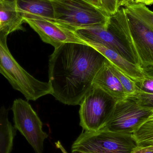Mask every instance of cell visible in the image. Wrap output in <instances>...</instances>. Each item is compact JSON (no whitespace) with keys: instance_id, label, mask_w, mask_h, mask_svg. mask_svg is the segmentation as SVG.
Returning a JSON list of instances; mask_svg holds the SVG:
<instances>
[{"instance_id":"8","label":"cell","mask_w":153,"mask_h":153,"mask_svg":"<svg viewBox=\"0 0 153 153\" xmlns=\"http://www.w3.org/2000/svg\"><path fill=\"white\" fill-rule=\"evenodd\" d=\"M153 108L141 106L129 98L118 100L102 129L132 134L153 113Z\"/></svg>"},{"instance_id":"11","label":"cell","mask_w":153,"mask_h":153,"mask_svg":"<svg viewBox=\"0 0 153 153\" xmlns=\"http://www.w3.org/2000/svg\"><path fill=\"white\" fill-rule=\"evenodd\" d=\"M19 11L23 19L54 20L52 0H16Z\"/></svg>"},{"instance_id":"6","label":"cell","mask_w":153,"mask_h":153,"mask_svg":"<svg viewBox=\"0 0 153 153\" xmlns=\"http://www.w3.org/2000/svg\"><path fill=\"white\" fill-rule=\"evenodd\" d=\"M118 101L100 88L92 86L80 105V125L83 129L94 132L102 128Z\"/></svg>"},{"instance_id":"9","label":"cell","mask_w":153,"mask_h":153,"mask_svg":"<svg viewBox=\"0 0 153 153\" xmlns=\"http://www.w3.org/2000/svg\"><path fill=\"white\" fill-rule=\"evenodd\" d=\"M24 20L38 34L43 42L52 45L55 48L65 43L87 45L74 30L56 22L41 19Z\"/></svg>"},{"instance_id":"22","label":"cell","mask_w":153,"mask_h":153,"mask_svg":"<svg viewBox=\"0 0 153 153\" xmlns=\"http://www.w3.org/2000/svg\"><path fill=\"white\" fill-rule=\"evenodd\" d=\"M130 153H153V146H136Z\"/></svg>"},{"instance_id":"26","label":"cell","mask_w":153,"mask_h":153,"mask_svg":"<svg viewBox=\"0 0 153 153\" xmlns=\"http://www.w3.org/2000/svg\"><path fill=\"white\" fill-rule=\"evenodd\" d=\"M0 33H4V34H6L8 35V34L5 32V30H4L1 21H0Z\"/></svg>"},{"instance_id":"14","label":"cell","mask_w":153,"mask_h":153,"mask_svg":"<svg viewBox=\"0 0 153 153\" xmlns=\"http://www.w3.org/2000/svg\"><path fill=\"white\" fill-rule=\"evenodd\" d=\"M0 21L8 35L24 29L22 24L25 21L19 11L16 0H0Z\"/></svg>"},{"instance_id":"16","label":"cell","mask_w":153,"mask_h":153,"mask_svg":"<svg viewBox=\"0 0 153 153\" xmlns=\"http://www.w3.org/2000/svg\"><path fill=\"white\" fill-rule=\"evenodd\" d=\"M137 146H153V120L146 121L132 134Z\"/></svg>"},{"instance_id":"23","label":"cell","mask_w":153,"mask_h":153,"mask_svg":"<svg viewBox=\"0 0 153 153\" xmlns=\"http://www.w3.org/2000/svg\"><path fill=\"white\" fill-rule=\"evenodd\" d=\"M128 6L133 4H142L145 6L153 4V0H128Z\"/></svg>"},{"instance_id":"19","label":"cell","mask_w":153,"mask_h":153,"mask_svg":"<svg viewBox=\"0 0 153 153\" xmlns=\"http://www.w3.org/2000/svg\"><path fill=\"white\" fill-rule=\"evenodd\" d=\"M143 78L135 82L140 90L147 92H153V65L142 67Z\"/></svg>"},{"instance_id":"21","label":"cell","mask_w":153,"mask_h":153,"mask_svg":"<svg viewBox=\"0 0 153 153\" xmlns=\"http://www.w3.org/2000/svg\"><path fill=\"white\" fill-rule=\"evenodd\" d=\"M129 99L141 106L153 108V92H147L140 90L135 96Z\"/></svg>"},{"instance_id":"7","label":"cell","mask_w":153,"mask_h":153,"mask_svg":"<svg viewBox=\"0 0 153 153\" xmlns=\"http://www.w3.org/2000/svg\"><path fill=\"white\" fill-rule=\"evenodd\" d=\"M14 127L26 138L36 153H43L44 142L48 135L42 129L43 124L28 102L14 100L12 106Z\"/></svg>"},{"instance_id":"24","label":"cell","mask_w":153,"mask_h":153,"mask_svg":"<svg viewBox=\"0 0 153 153\" xmlns=\"http://www.w3.org/2000/svg\"><path fill=\"white\" fill-rule=\"evenodd\" d=\"M85 1L88 2L90 3L91 4H93L94 6L102 10L100 0H85Z\"/></svg>"},{"instance_id":"15","label":"cell","mask_w":153,"mask_h":153,"mask_svg":"<svg viewBox=\"0 0 153 153\" xmlns=\"http://www.w3.org/2000/svg\"><path fill=\"white\" fill-rule=\"evenodd\" d=\"M16 129L8 119V110L3 106L0 108V153H11Z\"/></svg>"},{"instance_id":"5","label":"cell","mask_w":153,"mask_h":153,"mask_svg":"<svg viewBox=\"0 0 153 153\" xmlns=\"http://www.w3.org/2000/svg\"><path fill=\"white\" fill-rule=\"evenodd\" d=\"M132 134L100 129L82 132L72 146V153H130L136 146Z\"/></svg>"},{"instance_id":"27","label":"cell","mask_w":153,"mask_h":153,"mask_svg":"<svg viewBox=\"0 0 153 153\" xmlns=\"http://www.w3.org/2000/svg\"><path fill=\"white\" fill-rule=\"evenodd\" d=\"M153 120V113L151 114V116L148 117V118L147 119V120H146V121H149V120Z\"/></svg>"},{"instance_id":"2","label":"cell","mask_w":153,"mask_h":153,"mask_svg":"<svg viewBox=\"0 0 153 153\" xmlns=\"http://www.w3.org/2000/svg\"><path fill=\"white\" fill-rule=\"evenodd\" d=\"M75 32L87 45H102L130 62L142 66L133 43L124 7H120L115 14L110 16L106 25L79 29Z\"/></svg>"},{"instance_id":"3","label":"cell","mask_w":153,"mask_h":153,"mask_svg":"<svg viewBox=\"0 0 153 153\" xmlns=\"http://www.w3.org/2000/svg\"><path fill=\"white\" fill-rule=\"evenodd\" d=\"M7 36L0 33V74L28 100L36 101L47 94L52 95L53 89L49 82L36 79L13 58L7 46Z\"/></svg>"},{"instance_id":"25","label":"cell","mask_w":153,"mask_h":153,"mask_svg":"<svg viewBox=\"0 0 153 153\" xmlns=\"http://www.w3.org/2000/svg\"><path fill=\"white\" fill-rule=\"evenodd\" d=\"M55 145L56 146V148L59 149L62 153H68L67 152V151L65 149L64 147L63 146L62 144L61 143L60 141H57V142L55 143Z\"/></svg>"},{"instance_id":"10","label":"cell","mask_w":153,"mask_h":153,"mask_svg":"<svg viewBox=\"0 0 153 153\" xmlns=\"http://www.w3.org/2000/svg\"><path fill=\"white\" fill-rule=\"evenodd\" d=\"M125 8L129 30L141 68L153 65V30L143 20L127 7Z\"/></svg>"},{"instance_id":"20","label":"cell","mask_w":153,"mask_h":153,"mask_svg":"<svg viewBox=\"0 0 153 153\" xmlns=\"http://www.w3.org/2000/svg\"><path fill=\"white\" fill-rule=\"evenodd\" d=\"M102 10L109 16L114 15L121 7L128 5V0H100Z\"/></svg>"},{"instance_id":"1","label":"cell","mask_w":153,"mask_h":153,"mask_svg":"<svg viewBox=\"0 0 153 153\" xmlns=\"http://www.w3.org/2000/svg\"><path fill=\"white\" fill-rule=\"evenodd\" d=\"M107 60L88 45L65 43L55 48L48 64L52 95L64 104L80 105Z\"/></svg>"},{"instance_id":"18","label":"cell","mask_w":153,"mask_h":153,"mask_svg":"<svg viewBox=\"0 0 153 153\" xmlns=\"http://www.w3.org/2000/svg\"><path fill=\"white\" fill-rule=\"evenodd\" d=\"M139 18L143 20L153 30V12L145 5L142 4H133L127 6Z\"/></svg>"},{"instance_id":"13","label":"cell","mask_w":153,"mask_h":153,"mask_svg":"<svg viewBox=\"0 0 153 153\" xmlns=\"http://www.w3.org/2000/svg\"><path fill=\"white\" fill-rule=\"evenodd\" d=\"M102 54L111 63L123 74L135 82L143 78L141 67L130 62L121 56L111 49L99 44H88Z\"/></svg>"},{"instance_id":"17","label":"cell","mask_w":153,"mask_h":153,"mask_svg":"<svg viewBox=\"0 0 153 153\" xmlns=\"http://www.w3.org/2000/svg\"><path fill=\"white\" fill-rule=\"evenodd\" d=\"M108 64L111 71L121 83L126 94L127 98H132L135 96L140 90L136 84L135 81L120 71L108 60Z\"/></svg>"},{"instance_id":"12","label":"cell","mask_w":153,"mask_h":153,"mask_svg":"<svg viewBox=\"0 0 153 153\" xmlns=\"http://www.w3.org/2000/svg\"><path fill=\"white\" fill-rule=\"evenodd\" d=\"M99 70L94 77L93 86L100 88L118 100L127 98V95L121 83L111 71L108 64Z\"/></svg>"},{"instance_id":"4","label":"cell","mask_w":153,"mask_h":153,"mask_svg":"<svg viewBox=\"0 0 153 153\" xmlns=\"http://www.w3.org/2000/svg\"><path fill=\"white\" fill-rule=\"evenodd\" d=\"M54 21L73 30L106 25L110 16L85 0H52Z\"/></svg>"}]
</instances>
